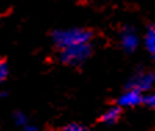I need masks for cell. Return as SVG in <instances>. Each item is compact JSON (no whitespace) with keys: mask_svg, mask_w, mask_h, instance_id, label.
I'll list each match as a JSON object with an SVG mask.
<instances>
[{"mask_svg":"<svg viewBox=\"0 0 155 131\" xmlns=\"http://www.w3.org/2000/svg\"><path fill=\"white\" fill-rule=\"evenodd\" d=\"M91 40H93V32L81 26L55 29L51 33V42L58 50L83 43H90Z\"/></svg>","mask_w":155,"mask_h":131,"instance_id":"obj_1","label":"cell"},{"mask_svg":"<svg viewBox=\"0 0 155 131\" xmlns=\"http://www.w3.org/2000/svg\"><path fill=\"white\" fill-rule=\"evenodd\" d=\"M58 59L67 66H81L82 64L90 58L93 53V43H83V44L72 46L62 50H58Z\"/></svg>","mask_w":155,"mask_h":131,"instance_id":"obj_2","label":"cell"},{"mask_svg":"<svg viewBox=\"0 0 155 131\" xmlns=\"http://www.w3.org/2000/svg\"><path fill=\"white\" fill-rule=\"evenodd\" d=\"M119 46L125 53L132 54V53L137 51V48L141 44V37L139 35V30L132 25H125L119 30Z\"/></svg>","mask_w":155,"mask_h":131,"instance_id":"obj_3","label":"cell"},{"mask_svg":"<svg viewBox=\"0 0 155 131\" xmlns=\"http://www.w3.org/2000/svg\"><path fill=\"white\" fill-rule=\"evenodd\" d=\"M154 81H155V76L151 70L137 69L133 72L130 79L127 80L126 88H134L141 91V93H147V91H151Z\"/></svg>","mask_w":155,"mask_h":131,"instance_id":"obj_4","label":"cell"},{"mask_svg":"<svg viewBox=\"0 0 155 131\" xmlns=\"http://www.w3.org/2000/svg\"><path fill=\"white\" fill-rule=\"evenodd\" d=\"M143 93L134 88H126L118 98V106L119 108H134L141 105Z\"/></svg>","mask_w":155,"mask_h":131,"instance_id":"obj_5","label":"cell"},{"mask_svg":"<svg viewBox=\"0 0 155 131\" xmlns=\"http://www.w3.org/2000/svg\"><path fill=\"white\" fill-rule=\"evenodd\" d=\"M143 46H144L145 51L148 53L151 57L155 54V28L154 25H148L144 32V36L141 37Z\"/></svg>","mask_w":155,"mask_h":131,"instance_id":"obj_6","label":"cell"},{"mask_svg":"<svg viewBox=\"0 0 155 131\" xmlns=\"http://www.w3.org/2000/svg\"><path fill=\"white\" fill-rule=\"evenodd\" d=\"M120 113H122V108H119L118 105L112 106V108L107 109L105 112L103 113V116H101V122L107 126H112L119 120Z\"/></svg>","mask_w":155,"mask_h":131,"instance_id":"obj_7","label":"cell"},{"mask_svg":"<svg viewBox=\"0 0 155 131\" xmlns=\"http://www.w3.org/2000/svg\"><path fill=\"white\" fill-rule=\"evenodd\" d=\"M141 104L147 108H154L155 106V95L151 91H147V93H143V99Z\"/></svg>","mask_w":155,"mask_h":131,"instance_id":"obj_8","label":"cell"},{"mask_svg":"<svg viewBox=\"0 0 155 131\" xmlns=\"http://www.w3.org/2000/svg\"><path fill=\"white\" fill-rule=\"evenodd\" d=\"M10 73V66L7 64L6 59H0V84L6 81V79L8 77Z\"/></svg>","mask_w":155,"mask_h":131,"instance_id":"obj_9","label":"cell"},{"mask_svg":"<svg viewBox=\"0 0 155 131\" xmlns=\"http://www.w3.org/2000/svg\"><path fill=\"white\" fill-rule=\"evenodd\" d=\"M14 123H15L17 126H19V127H24L25 124H28L29 123V117L24 112L19 110V112L14 113Z\"/></svg>","mask_w":155,"mask_h":131,"instance_id":"obj_10","label":"cell"},{"mask_svg":"<svg viewBox=\"0 0 155 131\" xmlns=\"http://www.w3.org/2000/svg\"><path fill=\"white\" fill-rule=\"evenodd\" d=\"M62 131H90L86 126L79 124V123H69V124L64 126Z\"/></svg>","mask_w":155,"mask_h":131,"instance_id":"obj_11","label":"cell"},{"mask_svg":"<svg viewBox=\"0 0 155 131\" xmlns=\"http://www.w3.org/2000/svg\"><path fill=\"white\" fill-rule=\"evenodd\" d=\"M22 131H39V128H38V126H35L33 123L29 122L28 124H25L22 127Z\"/></svg>","mask_w":155,"mask_h":131,"instance_id":"obj_12","label":"cell"},{"mask_svg":"<svg viewBox=\"0 0 155 131\" xmlns=\"http://www.w3.org/2000/svg\"><path fill=\"white\" fill-rule=\"evenodd\" d=\"M0 97H2V98H4V97H7V93H6V91H2V93H0Z\"/></svg>","mask_w":155,"mask_h":131,"instance_id":"obj_13","label":"cell"}]
</instances>
